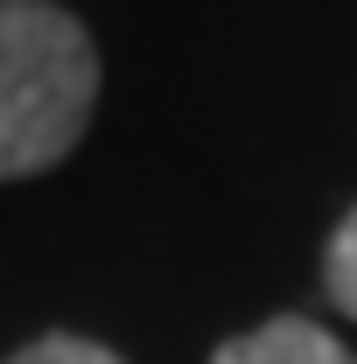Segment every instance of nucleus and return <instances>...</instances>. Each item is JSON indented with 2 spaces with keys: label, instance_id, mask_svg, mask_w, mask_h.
<instances>
[{
  "label": "nucleus",
  "instance_id": "1",
  "mask_svg": "<svg viewBox=\"0 0 357 364\" xmlns=\"http://www.w3.org/2000/svg\"><path fill=\"white\" fill-rule=\"evenodd\" d=\"M98 49L49 0H0V182L56 168L91 127Z\"/></svg>",
  "mask_w": 357,
  "mask_h": 364
},
{
  "label": "nucleus",
  "instance_id": "2",
  "mask_svg": "<svg viewBox=\"0 0 357 364\" xmlns=\"http://www.w3.org/2000/svg\"><path fill=\"white\" fill-rule=\"evenodd\" d=\"M211 364H357L322 322L309 316H273L260 329H245V336H231Z\"/></svg>",
  "mask_w": 357,
  "mask_h": 364
},
{
  "label": "nucleus",
  "instance_id": "3",
  "mask_svg": "<svg viewBox=\"0 0 357 364\" xmlns=\"http://www.w3.org/2000/svg\"><path fill=\"white\" fill-rule=\"evenodd\" d=\"M322 280H329V301L343 309V316L357 322V210L336 225V238H329V259H322Z\"/></svg>",
  "mask_w": 357,
  "mask_h": 364
},
{
  "label": "nucleus",
  "instance_id": "4",
  "mask_svg": "<svg viewBox=\"0 0 357 364\" xmlns=\"http://www.w3.org/2000/svg\"><path fill=\"white\" fill-rule=\"evenodd\" d=\"M7 364H127V358L105 350V343H91V336H36V343H21Z\"/></svg>",
  "mask_w": 357,
  "mask_h": 364
}]
</instances>
